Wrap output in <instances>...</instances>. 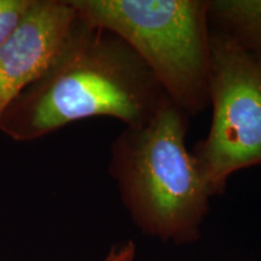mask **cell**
Masks as SVG:
<instances>
[{
	"mask_svg": "<svg viewBox=\"0 0 261 261\" xmlns=\"http://www.w3.org/2000/svg\"><path fill=\"white\" fill-rule=\"evenodd\" d=\"M167 99L125 41L77 17L50 68L3 113L0 132L15 142H34L98 116L136 127L148 122Z\"/></svg>",
	"mask_w": 261,
	"mask_h": 261,
	"instance_id": "cell-1",
	"label": "cell"
},
{
	"mask_svg": "<svg viewBox=\"0 0 261 261\" xmlns=\"http://www.w3.org/2000/svg\"><path fill=\"white\" fill-rule=\"evenodd\" d=\"M189 120L167 99L148 122L125 127L109 149L108 172L132 223L177 246L200 240L213 197L187 146Z\"/></svg>",
	"mask_w": 261,
	"mask_h": 261,
	"instance_id": "cell-2",
	"label": "cell"
},
{
	"mask_svg": "<svg viewBox=\"0 0 261 261\" xmlns=\"http://www.w3.org/2000/svg\"><path fill=\"white\" fill-rule=\"evenodd\" d=\"M69 3L83 21L125 41L189 117L210 108V0Z\"/></svg>",
	"mask_w": 261,
	"mask_h": 261,
	"instance_id": "cell-3",
	"label": "cell"
},
{
	"mask_svg": "<svg viewBox=\"0 0 261 261\" xmlns=\"http://www.w3.org/2000/svg\"><path fill=\"white\" fill-rule=\"evenodd\" d=\"M208 102L210 130L191 152L214 197L233 173L261 165V67L213 29Z\"/></svg>",
	"mask_w": 261,
	"mask_h": 261,
	"instance_id": "cell-4",
	"label": "cell"
},
{
	"mask_svg": "<svg viewBox=\"0 0 261 261\" xmlns=\"http://www.w3.org/2000/svg\"><path fill=\"white\" fill-rule=\"evenodd\" d=\"M76 19L69 0H35L19 27L0 47V117L50 68Z\"/></svg>",
	"mask_w": 261,
	"mask_h": 261,
	"instance_id": "cell-5",
	"label": "cell"
},
{
	"mask_svg": "<svg viewBox=\"0 0 261 261\" xmlns=\"http://www.w3.org/2000/svg\"><path fill=\"white\" fill-rule=\"evenodd\" d=\"M210 23L261 67V0H210Z\"/></svg>",
	"mask_w": 261,
	"mask_h": 261,
	"instance_id": "cell-6",
	"label": "cell"
},
{
	"mask_svg": "<svg viewBox=\"0 0 261 261\" xmlns=\"http://www.w3.org/2000/svg\"><path fill=\"white\" fill-rule=\"evenodd\" d=\"M35 0H0V47L19 27Z\"/></svg>",
	"mask_w": 261,
	"mask_h": 261,
	"instance_id": "cell-7",
	"label": "cell"
},
{
	"mask_svg": "<svg viewBox=\"0 0 261 261\" xmlns=\"http://www.w3.org/2000/svg\"><path fill=\"white\" fill-rule=\"evenodd\" d=\"M136 244L133 241H127L120 246H114L102 261H135Z\"/></svg>",
	"mask_w": 261,
	"mask_h": 261,
	"instance_id": "cell-8",
	"label": "cell"
}]
</instances>
